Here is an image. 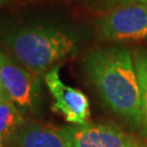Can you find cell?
I'll return each mask as SVG.
<instances>
[{"mask_svg": "<svg viewBox=\"0 0 147 147\" xmlns=\"http://www.w3.org/2000/svg\"><path fill=\"white\" fill-rule=\"evenodd\" d=\"M12 0H0V8H2V7H5V5H9Z\"/></svg>", "mask_w": 147, "mask_h": 147, "instance_id": "11", "label": "cell"}, {"mask_svg": "<svg viewBox=\"0 0 147 147\" xmlns=\"http://www.w3.org/2000/svg\"><path fill=\"white\" fill-rule=\"evenodd\" d=\"M98 34L107 40L147 38V5L131 3L110 11L98 23Z\"/></svg>", "mask_w": 147, "mask_h": 147, "instance_id": "4", "label": "cell"}, {"mask_svg": "<svg viewBox=\"0 0 147 147\" xmlns=\"http://www.w3.org/2000/svg\"><path fill=\"white\" fill-rule=\"evenodd\" d=\"M111 5H131V3H144L147 5V0H106Z\"/></svg>", "mask_w": 147, "mask_h": 147, "instance_id": "10", "label": "cell"}, {"mask_svg": "<svg viewBox=\"0 0 147 147\" xmlns=\"http://www.w3.org/2000/svg\"><path fill=\"white\" fill-rule=\"evenodd\" d=\"M72 147H147L142 141L118 126L107 123L62 126Z\"/></svg>", "mask_w": 147, "mask_h": 147, "instance_id": "6", "label": "cell"}, {"mask_svg": "<svg viewBox=\"0 0 147 147\" xmlns=\"http://www.w3.org/2000/svg\"><path fill=\"white\" fill-rule=\"evenodd\" d=\"M0 147H3V142H2L1 138H0Z\"/></svg>", "mask_w": 147, "mask_h": 147, "instance_id": "13", "label": "cell"}, {"mask_svg": "<svg viewBox=\"0 0 147 147\" xmlns=\"http://www.w3.org/2000/svg\"><path fill=\"white\" fill-rule=\"evenodd\" d=\"M26 122L20 109L7 97L0 100V138L10 142L18 130Z\"/></svg>", "mask_w": 147, "mask_h": 147, "instance_id": "8", "label": "cell"}, {"mask_svg": "<svg viewBox=\"0 0 147 147\" xmlns=\"http://www.w3.org/2000/svg\"><path fill=\"white\" fill-rule=\"evenodd\" d=\"M3 98H5V94H3V90L1 88V86H0V100H2Z\"/></svg>", "mask_w": 147, "mask_h": 147, "instance_id": "12", "label": "cell"}, {"mask_svg": "<svg viewBox=\"0 0 147 147\" xmlns=\"http://www.w3.org/2000/svg\"><path fill=\"white\" fill-rule=\"evenodd\" d=\"M84 69L106 108L131 127L141 129V90L131 53L123 47L94 50L85 59Z\"/></svg>", "mask_w": 147, "mask_h": 147, "instance_id": "1", "label": "cell"}, {"mask_svg": "<svg viewBox=\"0 0 147 147\" xmlns=\"http://www.w3.org/2000/svg\"><path fill=\"white\" fill-rule=\"evenodd\" d=\"M10 143L13 147H72L63 127L39 122L25 123Z\"/></svg>", "mask_w": 147, "mask_h": 147, "instance_id": "7", "label": "cell"}, {"mask_svg": "<svg viewBox=\"0 0 147 147\" xmlns=\"http://www.w3.org/2000/svg\"><path fill=\"white\" fill-rule=\"evenodd\" d=\"M0 39L20 63L36 74L46 73L75 50L72 37L53 26L16 27L0 32Z\"/></svg>", "mask_w": 147, "mask_h": 147, "instance_id": "2", "label": "cell"}, {"mask_svg": "<svg viewBox=\"0 0 147 147\" xmlns=\"http://www.w3.org/2000/svg\"><path fill=\"white\" fill-rule=\"evenodd\" d=\"M44 81L53 98L55 112L60 113L64 120L73 125L88 123L90 109L87 96L82 90L63 83L59 74V65L48 70L44 74Z\"/></svg>", "mask_w": 147, "mask_h": 147, "instance_id": "5", "label": "cell"}, {"mask_svg": "<svg viewBox=\"0 0 147 147\" xmlns=\"http://www.w3.org/2000/svg\"><path fill=\"white\" fill-rule=\"evenodd\" d=\"M0 86L3 94L23 115L36 113L40 105L42 85L38 74L23 68L0 51Z\"/></svg>", "mask_w": 147, "mask_h": 147, "instance_id": "3", "label": "cell"}, {"mask_svg": "<svg viewBox=\"0 0 147 147\" xmlns=\"http://www.w3.org/2000/svg\"><path fill=\"white\" fill-rule=\"evenodd\" d=\"M134 63L138 75L141 102H142V131L147 141V51H138L134 56Z\"/></svg>", "mask_w": 147, "mask_h": 147, "instance_id": "9", "label": "cell"}]
</instances>
